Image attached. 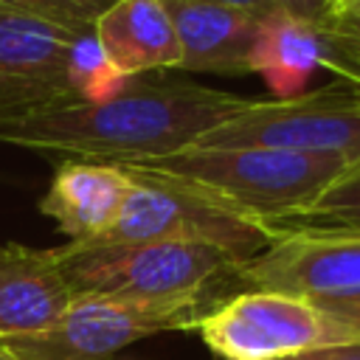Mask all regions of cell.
I'll use <instances>...</instances> for the list:
<instances>
[{"label": "cell", "instance_id": "cell-1", "mask_svg": "<svg viewBox=\"0 0 360 360\" xmlns=\"http://www.w3.org/2000/svg\"><path fill=\"white\" fill-rule=\"evenodd\" d=\"M250 101L155 70L129 76L98 101H59L0 118V146L51 160L124 163L188 146Z\"/></svg>", "mask_w": 360, "mask_h": 360}, {"label": "cell", "instance_id": "cell-2", "mask_svg": "<svg viewBox=\"0 0 360 360\" xmlns=\"http://www.w3.org/2000/svg\"><path fill=\"white\" fill-rule=\"evenodd\" d=\"M349 163L354 160L276 146L188 143L174 152L132 158L115 166L180 186L264 228L267 222H276L307 205Z\"/></svg>", "mask_w": 360, "mask_h": 360}, {"label": "cell", "instance_id": "cell-3", "mask_svg": "<svg viewBox=\"0 0 360 360\" xmlns=\"http://www.w3.org/2000/svg\"><path fill=\"white\" fill-rule=\"evenodd\" d=\"M53 250L73 298L219 295L217 284H231V270L239 264L228 250L202 242H68Z\"/></svg>", "mask_w": 360, "mask_h": 360}, {"label": "cell", "instance_id": "cell-4", "mask_svg": "<svg viewBox=\"0 0 360 360\" xmlns=\"http://www.w3.org/2000/svg\"><path fill=\"white\" fill-rule=\"evenodd\" d=\"M217 301L219 295L211 292L155 301L76 295L51 329L0 340V346L17 360H110L141 338L197 329Z\"/></svg>", "mask_w": 360, "mask_h": 360}, {"label": "cell", "instance_id": "cell-5", "mask_svg": "<svg viewBox=\"0 0 360 360\" xmlns=\"http://www.w3.org/2000/svg\"><path fill=\"white\" fill-rule=\"evenodd\" d=\"M194 146H276L360 160V84L335 79L290 98H253Z\"/></svg>", "mask_w": 360, "mask_h": 360}, {"label": "cell", "instance_id": "cell-6", "mask_svg": "<svg viewBox=\"0 0 360 360\" xmlns=\"http://www.w3.org/2000/svg\"><path fill=\"white\" fill-rule=\"evenodd\" d=\"M197 332L222 360H292L343 343L335 321L318 304L270 290L219 298L202 315Z\"/></svg>", "mask_w": 360, "mask_h": 360}, {"label": "cell", "instance_id": "cell-7", "mask_svg": "<svg viewBox=\"0 0 360 360\" xmlns=\"http://www.w3.org/2000/svg\"><path fill=\"white\" fill-rule=\"evenodd\" d=\"M129 174L135 180L132 191L112 228L98 242H202L228 250L236 262H248L270 245L259 222L219 208L180 186L135 172Z\"/></svg>", "mask_w": 360, "mask_h": 360}, {"label": "cell", "instance_id": "cell-8", "mask_svg": "<svg viewBox=\"0 0 360 360\" xmlns=\"http://www.w3.org/2000/svg\"><path fill=\"white\" fill-rule=\"evenodd\" d=\"M231 284L295 295L318 307L354 301L360 298V233H276L264 250L233 264Z\"/></svg>", "mask_w": 360, "mask_h": 360}, {"label": "cell", "instance_id": "cell-9", "mask_svg": "<svg viewBox=\"0 0 360 360\" xmlns=\"http://www.w3.org/2000/svg\"><path fill=\"white\" fill-rule=\"evenodd\" d=\"M76 37L82 34L0 8V118L76 101L68 73Z\"/></svg>", "mask_w": 360, "mask_h": 360}, {"label": "cell", "instance_id": "cell-10", "mask_svg": "<svg viewBox=\"0 0 360 360\" xmlns=\"http://www.w3.org/2000/svg\"><path fill=\"white\" fill-rule=\"evenodd\" d=\"M250 70L264 79L276 98L304 93L315 70H329L343 82L360 84V65L338 45L326 22L312 25L281 11L262 20Z\"/></svg>", "mask_w": 360, "mask_h": 360}, {"label": "cell", "instance_id": "cell-11", "mask_svg": "<svg viewBox=\"0 0 360 360\" xmlns=\"http://www.w3.org/2000/svg\"><path fill=\"white\" fill-rule=\"evenodd\" d=\"M132 183V174L115 163L59 160L39 214L53 219L68 242H98L112 228Z\"/></svg>", "mask_w": 360, "mask_h": 360}, {"label": "cell", "instance_id": "cell-12", "mask_svg": "<svg viewBox=\"0 0 360 360\" xmlns=\"http://www.w3.org/2000/svg\"><path fill=\"white\" fill-rule=\"evenodd\" d=\"M70 301L73 292L59 270L56 250L0 245V340L51 329Z\"/></svg>", "mask_w": 360, "mask_h": 360}, {"label": "cell", "instance_id": "cell-13", "mask_svg": "<svg viewBox=\"0 0 360 360\" xmlns=\"http://www.w3.org/2000/svg\"><path fill=\"white\" fill-rule=\"evenodd\" d=\"M180 42V68L191 73H250L262 20L197 0H163Z\"/></svg>", "mask_w": 360, "mask_h": 360}, {"label": "cell", "instance_id": "cell-14", "mask_svg": "<svg viewBox=\"0 0 360 360\" xmlns=\"http://www.w3.org/2000/svg\"><path fill=\"white\" fill-rule=\"evenodd\" d=\"M93 34L127 79L180 68V42L163 0H115L98 14Z\"/></svg>", "mask_w": 360, "mask_h": 360}, {"label": "cell", "instance_id": "cell-15", "mask_svg": "<svg viewBox=\"0 0 360 360\" xmlns=\"http://www.w3.org/2000/svg\"><path fill=\"white\" fill-rule=\"evenodd\" d=\"M267 236L284 231H340L360 233V160L349 163L332 183H326L298 211L267 222Z\"/></svg>", "mask_w": 360, "mask_h": 360}, {"label": "cell", "instance_id": "cell-16", "mask_svg": "<svg viewBox=\"0 0 360 360\" xmlns=\"http://www.w3.org/2000/svg\"><path fill=\"white\" fill-rule=\"evenodd\" d=\"M70 90H73V98L76 101H98V98H107L112 96L115 90L124 87L127 76H121L110 59L104 56L101 45L96 42V34H82L76 37L73 42V51H70Z\"/></svg>", "mask_w": 360, "mask_h": 360}, {"label": "cell", "instance_id": "cell-17", "mask_svg": "<svg viewBox=\"0 0 360 360\" xmlns=\"http://www.w3.org/2000/svg\"><path fill=\"white\" fill-rule=\"evenodd\" d=\"M115 0H0V8L20 11L73 34H90L98 14Z\"/></svg>", "mask_w": 360, "mask_h": 360}, {"label": "cell", "instance_id": "cell-18", "mask_svg": "<svg viewBox=\"0 0 360 360\" xmlns=\"http://www.w3.org/2000/svg\"><path fill=\"white\" fill-rule=\"evenodd\" d=\"M321 309L335 321L343 343H360V298L343 304H326Z\"/></svg>", "mask_w": 360, "mask_h": 360}, {"label": "cell", "instance_id": "cell-19", "mask_svg": "<svg viewBox=\"0 0 360 360\" xmlns=\"http://www.w3.org/2000/svg\"><path fill=\"white\" fill-rule=\"evenodd\" d=\"M326 28L338 39V45L360 65V17H332L326 20Z\"/></svg>", "mask_w": 360, "mask_h": 360}, {"label": "cell", "instance_id": "cell-20", "mask_svg": "<svg viewBox=\"0 0 360 360\" xmlns=\"http://www.w3.org/2000/svg\"><path fill=\"white\" fill-rule=\"evenodd\" d=\"M278 11L301 20V22H312V25H323L326 22V0H276Z\"/></svg>", "mask_w": 360, "mask_h": 360}, {"label": "cell", "instance_id": "cell-21", "mask_svg": "<svg viewBox=\"0 0 360 360\" xmlns=\"http://www.w3.org/2000/svg\"><path fill=\"white\" fill-rule=\"evenodd\" d=\"M197 3H217V6H228V8H239V11H248L259 20L278 14L276 0H197Z\"/></svg>", "mask_w": 360, "mask_h": 360}, {"label": "cell", "instance_id": "cell-22", "mask_svg": "<svg viewBox=\"0 0 360 360\" xmlns=\"http://www.w3.org/2000/svg\"><path fill=\"white\" fill-rule=\"evenodd\" d=\"M292 360H360V343H340V346H323L307 354H298Z\"/></svg>", "mask_w": 360, "mask_h": 360}, {"label": "cell", "instance_id": "cell-23", "mask_svg": "<svg viewBox=\"0 0 360 360\" xmlns=\"http://www.w3.org/2000/svg\"><path fill=\"white\" fill-rule=\"evenodd\" d=\"M332 17H360V0H326V20Z\"/></svg>", "mask_w": 360, "mask_h": 360}, {"label": "cell", "instance_id": "cell-24", "mask_svg": "<svg viewBox=\"0 0 360 360\" xmlns=\"http://www.w3.org/2000/svg\"><path fill=\"white\" fill-rule=\"evenodd\" d=\"M0 360H17V357H11V354H8V352L0 346Z\"/></svg>", "mask_w": 360, "mask_h": 360}]
</instances>
